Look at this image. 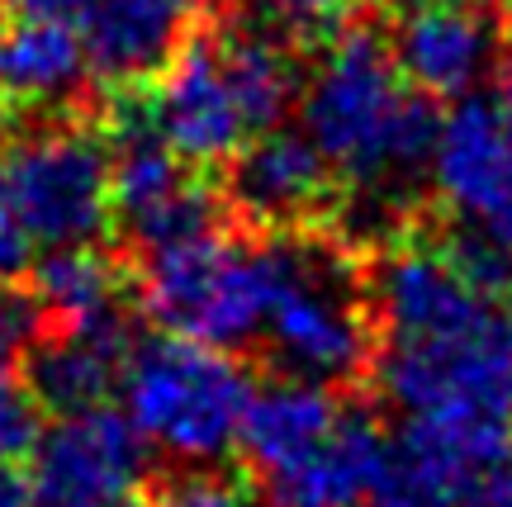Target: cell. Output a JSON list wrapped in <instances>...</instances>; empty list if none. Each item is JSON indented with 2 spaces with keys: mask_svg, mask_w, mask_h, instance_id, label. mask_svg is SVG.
<instances>
[{
  "mask_svg": "<svg viewBox=\"0 0 512 507\" xmlns=\"http://www.w3.org/2000/svg\"><path fill=\"white\" fill-rule=\"evenodd\" d=\"M38 308L29 294H15L10 285H0V370H10L19 361V351H29L38 337Z\"/></svg>",
  "mask_w": 512,
  "mask_h": 507,
  "instance_id": "obj_22",
  "label": "cell"
},
{
  "mask_svg": "<svg viewBox=\"0 0 512 507\" xmlns=\"http://www.w3.org/2000/svg\"><path fill=\"white\" fill-rule=\"evenodd\" d=\"M24 275H29V299H34L38 318L48 323H81L95 313H110L124 285L119 266L95 242L48 247Z\"/></svg>",
  "mask_w": 512,
  "mask_h": 507,
  "instance_id": "obj_18",
  "label": "cell"
},
{
  "mask_svg": "<svg viewBox=\"0 0 512 507\" xmlns=\"http://www.w3.org/2000/svg\"><path fill=\"white\" fill-rule=\"evenodd\" d=\"M275 280H280V237L256 242L209 228L147 252L143 308L171 337L233 351L261 337Z\"/></svg>",
  "mask_w": 512,
  "mask_h": 507,
  "instance_id": "obj_6",
  "label": "cell"
},
{
  "mask_svg": "<svg viewBox=\"0 0 512 507\" xmlns=\"http://www.w3.org/2000/svg\"><path fill=\"white\" fill-rule=\"evenodd\" d=\"M91 62L72 19H24L0 24V100L29 109H53L81 95Z\"/></svg>",
  "mask_w": 512,
  "mask_h": 507,
  "instance_id": "obj_16",
  "label": "cell"
},
{
  "mask_svg": "<svg viewBox=\"0 0 512 507\" xmlns=\"http://www.w3.org/2000/svg\"><path fill=\"white\" fill-rule=\"evenodd\" d=\"M299 124L332 176L361 195H394L427 166L432 114L375 34H332L299 86Z\"/></svg>",
  "mask_w": 512,
  "mask_h": 507,
  "instance_id": "obj_3",
  "label": "cell"
},
{
  "mask_svg": "<svg viewBox=\"0 0 512 507\" xmlns=\"http://www.w3.org/2000/svg\"><path fill=\"white\" fill-rule=\"evenodd\" d=\"M342 413L347 408L337 403L332 384L285 375L266 389H252L238 422V451L252 465V474H271L309 446H318L342 422Z\"/></svg>",
  "mask_w": 512,
  "mask_h": 507,
  "instance_id": "obj_17",
  "label": "cell"
},
{
  "mask_svg": "<svg viewBox=\"0 0 512 507\" xmlns=\"http://www.w3.org/2000/svg\"><path fill=\"white\" fill-rule=\"evenodd\" d=\"M181 10H200V5H214V0H176Z\"/></svg>",
  "mask_w": 512,
  "mask_h": 507,
  "instance_id": "obj_28",
  "label": "cell"
},
{
  "mask_svg": "<svg viewBox=\"0 0 512 507\" xmlns=\"http://www.w3.org/2000/svg\"><path fill=\"white\" fill-rule=\"evenodd\" d=\"M271 361L294 380L347 384L370 370V285L351 256L318 237H280V280L261 318Z\"/></svg>",
  "mask_w": 512,
  "mask_h": 507,
  "instance_id": "obj_4",
  "label": "cell"
},
{
  "mask_svg": "<svg viewBox=\"0 0 512 507\" xmlns=\"http://www.w3.org/2000/svg\"><path fill=\"white\" fill-rule=\"evenodd\" d=\"M119 394L128 427L143 436V446L185 465H209L238 446L252 380L223 346L166 332L162 342H133Z\"/></svg>",
  "mask_w": 512,
  "mask_h": 507,
  "instance_id": "obj_5",
  "label": "cell"
},
{
  "mask_svg": "<svg viewBox=\"0 0 512 507\" xmlns=\"http://www.w3.org/2000/svg\"><path fill=\"white\" fill-rule=\"evenodd\" d=\"M34 432H38V422H34L29 389L10 384L5 370H0V460H19V455L29 451Z\"/></svg>",
  "mask_w": 512,
  "mask_h": 507,
  "instance_id": "obj_23",
  "label": "cell"
},
{
  "mask_svg": "<svg viewBox=\"0 0 512 507\" xmlns=\"http://www.w3.org/2000/svg\"><path fill=\"white\" fill-rule=\"evenodd\" d=\"M422 171L465 242L512 256V81L460 95Z\"/></svg>",
  "mask_w": 512,
  "mask_h": 507,
  "instance_id": "obj_8",
  "label": "cell"
},
{
  "mask_svg": "<svg viewBox=\"0 0 512 507\" xmlns=\"http://www.w3.org/2000/svg\"><path fill=\"white\" fill-rule=\"evenodd\" d=\"M366 507H465V498H456L451 489H441V484L422 479V474H413L408 465L394 460L389 474H384V484L370 493Z\"/></svg>",
  "mask_w": 512,
  "mask_h": 507,
  "instance_id": "obj_21",
  "label": "cell"
},
{
  "mask_svg": "<svg viewBox=\"0 0 512 507\" xmlns=\"http://www.w3.org/2000/svg\"><path fill=\"white\" fill-rule=\"evenodd\" d=\"M110 209L133 242L166 247L181 237L209 233L219 223V195L200 181V166L176 157L152 133L143 109L124 119L110 152Z\"/></svg>",
  "mask_w": 512,
  "mask_h": 507,
  "instance_id": "obj_10",
  "label": "cell"
},
{
  "mask_svg": "<svg viewBox=\"0 0 512 507\" xmlns=\"http://www.w3.org/2000/svg\"><path fill=\"white\" fill-rule=\"evenodd\" d=\"M185 10L176 0H91L81 10V48L91 76L110 86H143L176 53Z\"/></svg>",
  "mask_w": 512,
  "mask_h": 507,
  "instance_id": "obj_15",
  "label": "cell"
},
{
  "mask_svg": "<svg viewBox=\"0 0 512 507\" xmlns=\"http://www.w3.org/2000/svg\"><path fill=\"white\" fill-rule=\"evenodd\" d=\"M124 507H128V503H124Z\"/></svg>",
  "mask_w": 512,
  "mask_h": 507,
  "instance_id": "obj_30",
  "label": "cell"
},
{
  "mask_svg": "<svg viewBox=\"0 0 512 507\" xmlns=\"http://www.w3.org/2000/svg\"><path fill=\"white\" fill-rule=\"evenodd\" d=\"M34 242H29V237L19 233L15 223H10V218L0 214V285H15L19 275L29 271V266H34Z\"/></svg>",
  "mask_w": 512,
  "mask_h": 507,
  "instance_id": "obj_25",
  "label": "cell"
},
{
  "mask_svg": "<svg viewBox=\"0 0 512 507\" xmlns=\"http://www.w3.org/2000/svg\"><path fill=\"white\" fill-rule=\"evenodd\" d=\"M299 100V62L275 29H204L152 76L143 119L190 166L233 162Z\"/></svg>",
  "mask_w": 512,
  "mask_h": 507,
  "instance_id": "obj_2",
  "label": "cell"
},
{
  "mask_svg": "<svg viewBox=\"0 0 512 507\" xmlns=\"http://www.w3.org/2000/svg\"><path fill=\"white\" fill-rule=\"evenodd\" d=\"M384 48L418 95L460 100L498 67V24L470 0H413Z\"/></svg>",
  "mask_w": 512,
  "mask_h": 507,
  "instance_id": "obj_11",
  "label": "cell"
},
{
  "mask_svg": "<svg viewBox=\"0 0 512 507\" xmlns=\"http://www.w3.org/2000/svg\"><path fill=\"white\" fill-rule=\"evenodd\" d=\"M24 455L34 507H124L147 474L143 436L105 403L57 413L48 432H34Z\"/></svg>",
  "mask_w": 512,
  "mask_h": 507,
  "instance_id": "obj_9",
  "label": "cell"
},
{
  "mask_svg": "<svg viewBox=\"0 0 512 507\" xmlns=\"http://www.w3.org/2000/svg\"><path fill=\"white\" fill-rule=\"evenodd\" d=\"M271 5V19L275 29L294 43H304V38H332L342 34V24H347L366 0H266Z\"/></svg>",
  "mask_w": 512,
  "mask_h": 507,
  "instance_id": "obj_20",
  "label": "cell"
},
{
  "mask_svg": "<svg viewBox=\"0 0 512 507\" xmlns=\"http://www.w3.org/2000/svg\"><path fill=\"white\" fill-rule=\"evenodd\" d=\"M508 24H512V0H508Z\"/></svg>",
  "mask_w": 512,
  "mask_h": 507,
  "instance_id": "obj_29",
  "label": "cell"
},
{
  "mask_svg": "<svg viewBox=\"0 0 512 507\" xmlns=\"http://www.w3.org/2000/svg\"><path fill=\"white\" fill-rule=\"evenodd\" d=\"M147 507H247V493L233 474L190 465L185 474H171L162 489L152 493Z\"/></svg>",
  "mask_w": 512,
  "mask_h": 507,
  "instance_id": "obj_19",
  "label": "cell"
},
{
  "mask_svg": "<svg viewBox=\"0 0 512 507\" xmlns=\"http://www.w3.org/2000/svg\"><path fill=\"white\" fill-rule=\"evenodd\" d=\"M366 285L370 365L403 427L512 432V256L403 237Z\"/></svg>",
  "mask_w": 512,
  "mask_h": 507,
  "instance_id": "obj_1",
  "label": "cell"
},
{
  "mask_svg": "<svg viewBox=\"0 0 512 507\" xmlns=\"http://www.w3.org/2000/svg\"><path fill=\"white\" fill-rule=\"evenodd\" d=\"M465 503L470 507H512V451L498 455L489 470L479 474L470 493H465Z\"/></svg>",
  "mask_w": 512,
  "mask_h": 507,
  "instance_id": "obj_24",
  "label": "cell"
},
{
  "mask_svg": "<svg viewBox=\"0 0 512 507\" xmlns=\"http://www.w3.org/2000/svg\"><path fill=\"white\" fill-rule=\"evenodd\" d=\"M133 337L119 313H95L81 323H53L29 356V399L48 413H81L119 394Z\"/></svg>",
  "mask_w": 512,
  "mask_h": 507,
  "instance_id": "obj_13",
  "label": "cell"
},
{
  "mask_svg": "<svg viewBox=\"0 0 512 507\" xmlns=\"http://www.w3.org/2000/svg\"><path fill=\"white\" fill-rule=\"evenodd\" d=\"M0 507H34L29 498V474L19 460H0Z\"/></svg>",
  "mask_w": 512,
  "mask_h": 507,
  "instance_id": "obj_27",
  "label": "cell"
},
{
  "mask_svg": "<svg viewBox=\"0 0 512 507\" xmlns=\"http://www.w3.org/2000/svg\"><path fill=\"white\" fill-rule=\"evenodd\" d=\"M0 214L34 247L95 242L110 228V147L81 124H43L0 147Z\"/></svg>",
  "mask_w": 512,
  "mask_h": 507,
  "instance_id": "obj_7",
  "label": "cell"
},
{
  "mask_svg": "<svg viewBox=\"0 0 512 507\" xmlns=\"http://www.w3.org/2000/svg\"><path fill=\"white\" fill-rule=\"evenodd\" d=\"M5 15H24V19H81V10L91 0H0Z\"/></svg>",
  "mask_w": 512,
  "mask_h": 507,
  "instance_id": "obj_26",
  "label": "cell"
},
{
  "mask_svg": "<svg viewBox=\"0 0 512 507\" xmlns=\"http://www.w3.org/2000/svg\"><path fill=\"white\" fill-rule=\"evenodd\" d=\"M332 200V171L299 128H266L233 157V204L256 223L294 228L323 214Z\"/></svg>",
  "mask_w": 512,
  "mask_h": 507,
  "instance_id": "obj_14",
  "label": "cell"
},
{
  "mask_svg": "<svg viewBox=\"0 0 512 507\" xmlns=\"http://www.w3.org/2000/svg\"><path fill=\"white\" fill-rule=\"evenodd\" d=\"M389 465H394V446L375 432V422L342 413V422L318 446L256 479L266 507H366Z\"/></svg>",
  "mask_w": 512,
  "mask_h": 507,
  "instance_id": "obj_12",
  "label": "cell"
}]
</instances>
